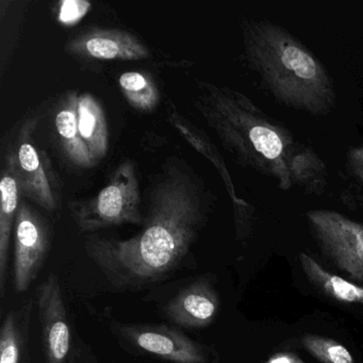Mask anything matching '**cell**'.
I'll use <instances>...</instances> for the list:
<instances>
[{"instance_id": "21", "label": "cell", "mask_w": 363, "mask_h": 363, "mask_svg": "<svg viewBox=\"0 0 363 363\" xmlns=\"http://www.w3.org/2000/svg\"><path fill=\"white\" fill-rule=\"evenodd\" d=\"M346 169L354 182L363 188V144L352 146L347 150Z\"/></svg>"}, {"instance_id": "18", "label": "cell", "mask_w": 363, "mask_h": 363, "mask_svg": "<svg viewBox=\"0 0 363 363\" xmlns=\"http://www.w3.org/2000/svg\"><path fill=\"white\" fill-rule=\"evenodd\" d=\"M118 84L129 105L141 112H152L160 103V93L150 76L140 72H126Z\"/></svg>"}, {"instance_id": "14", "label": "cell", "mask_w": 363, "mask_h": 363, "mask_svg": "<svg viewBox=\"0 0 363 363\" xmlns=\"http://www.w3.org/2000/svg\"><path fill=\"white\" fill-rule=\"evenodd\" d=\"M0 295L5 296L6 279H7L8 258H9L10 239L16 216L20 209L22 196L18 178L9 160L6 162L3 177L0 182Z\"/></svg>"}, {"instance_id": "11", "label": "cell", "mask_w": 363, "mask_h": 363, "mask_svg": "<svg viewBox=\"0 0 363 363\" xmlns=\"http://www.w3.org/2000/svg\"><path fill=\"white\" fill-rule=\"evenodd\" d=\"M220 309V299L209 278L201 277L177 293L165 307L167 318L184 328L209 326Z\"/></svg>"}, {"instance_id": "6", "label": "cell", "mask_w": 363, "mask_h": 363, "mask_svg": "<svg viewBox=\"0 0 363 363\" xmlns=\"http://www.w3.org/2000/svg\"><path fill=\"white\" fill-rule=\"evenodd\" d=\"M33 125L23 127L16 148L8 155L21 186L22 196L28 197L46 211L58 208L59 188L50 161L31 139Z\"/></svg>"}, {"instance_id": "15", "label": "cell", "mask_w": 363, "mask_h": 363, "mask_svg": "<svg viewBox=\"0 0 363 363\" xmlns=\"http://www.w3.org/2000/svg\"><path fill=\"white\" fill-rule=\"evenodd\" d=\"M78 92H69L57 106L54 129L65 157L79 167H94L92 158L80 140L76 126V99Z\"/></svg>"}, {"instance_id": "17", "label": "cell", "mask_w": 363, "mask_h": 363, "mask_svg": "<svg viewBox=\"0 0 363 363\" xmlns=\"http://www.w3.org/2000/svg\"><path fill=\"white\" fill-rule=\"evenodd\" d=\"M31 305L8 312L0 331V363H20L24 335L28 328Z\"/></svg>"}, {"instance_id": "20", "label": "cell", "mask_w": 363, "mask_h": 363, "mask_svg": "<svg viewBox=\"0 0 363 363\" xmlns=\"http://www.w3.org/2000/svg\"><path fill=\"white\" fill-rule=\"evenodd\" d=\"M90 8V4L82 1V0L63 1L61 4L60 11H59V20L63 24H75L77 21L86 16Z\"/></svg>"}, {"instance_id": "3", "label": "cell", "mask_w": 363, "mask_h": 363, "mask_svg": "<svg viewBox=\"0 0 363 363\" xmlns=\"http://www.w3.org/2000/svg\"><path fill=\"white\" fill-rule=\"evenodd\" d=\"M241 28L246 62L278 104L315 116L335 109L333 78L303 42L271 21L246 20Z\"/></svg>"}, {"instance_id": "16", "label": "cell", "mask_w": 363, "mask_h": 363, "mask_svg": "<svg viewBox=\"0 0 363 363\" xmlns=\"http://www.w3.org/2000/svg\"><path fill=\"white\" fill-rule=\"evenodd\" d=\"M299 262L309 281L327 296L340 303L363 305V286H357L326 271L320 263L305 252L299 254Z\"/></svg>"}, {"instance_id": "7", "label": "cell", "mask_w": 363, "mask_h": 363, "mask_svg": "<svg viewBox=\"0 0 363 363\" xmlns=\"http://www.w3.org/2000/svg\"><path fill=\"white\" fill-rule=\"evenodd\" d=\"M14 229V289L28 290L43 267L50 245V231L43 216L22 201Z\"/></svg>"}, {"instance_id": "4", "label": "cell", "mask_w": 363, "mask_h": 363, "mask_svg": "<svg viewBox=\"0 0 363 363\" xmlns=\"http://www.w3.org/2000/svg\"><path fill=\"white\" fill-rule=\"evenodd\" d=\"M139 178L135 164L127 160L116 167L109 182L90 199L72 201L71 214L82 233H95L120 225H143Z\"/></svg>"}, {"instance_id": "22", "label": "cell", "mask_w": 363, "mask_h": 363, "mask_svg": "<svg viewBox=\"0 0 363 363\" xmlns=\"http://www.w3.org/2000/svg\"><path fill=\"white\" fill-rule=\"evenodd\" d=\"M267 363H306L292 352H278L269 359Z\"/></svg>"}, {"instance_id": "5", "label": "cell", "mask_w": 363, "mask_h": 363, "mask_svg": "<svg viewBox=\"0 0 363 363\" xmlns=\"http://www.w3.org/2000/svg\"><path fill=\"white\" fill-rule=\"evenodd\" d=\"M306 218L325 254L340 269L363 282V225L331 210H310Z\"/></svg>"}, {"instance_id": "12", "label": "cell", "mask_w": 363, "mask_h": 363, "mask_svg": "<svg viewBox=\"0 0 363 363\" xmlns=\"http://www.w3.org/2000/svg\"><path fill=\"white\" fill-rule=\"evenodd\" d=\"M169 122L192 144L193 147L196 148L206 158L209 159L218 169L223 182L226 186L227 193L233 201L238 238L245 237L252 227L255 209L250 203L238 196L233 178L225 164L224 159L222 158L220 152L216 150V146L209 141V139L196 127L193 126L189 121H186L182 114L178 113L177 110L173 109L172 111L169 110Z\"/></svg>"}, {"instance_id": "2", "label": "cell", "mask_w": 363, "mask_h": 363, "mask_svg": "<svg viewBox=\"0 0 363 363\" xmlns=\"http://www.w3.org/2000/svg\"><path fill=\"white\" fill-rule=\"evenodd\" d=\"M195 107L237 163L269 178L278 189L320 196L327 167L312 146L267 116L239 91L197 82Z\"/></svg>"}, {"instance_id": "9", "label": "cell", "mask_w": 363, "mask_h": 363, "mask_svg": "<svg viewBox=\"0 0 363 363\" xmlns=\"http://www.w3.org/2000/svg\"><path fill=\"white\" fill-rule=\"evenodd\" d=\"M37 303L48 363H65L71 350V327L60 281L54 272L38 288Z\"/></svg>"}, {"instance_id": "1", "label": "cell", "mask_w": 363, "mask_h": 363, "mask_svg": "<svg viewBox=\"0 0 363 363\" xmlns=\"http://www.w3.org/2000/svg\"><path fill=\"white\" fill-rule=\"evenodd\" d=\"M212 201L211 192L188 163L169 159L150 180L141 231L126 240L89 237L86 255L116 288L140 289L160 281L190 252Z\"/></svg>"}, {"instance_id": "13", "label": "cell", "mask_w": 363, "mask_h": 363, "mask_svg": "<svg viewBox=\"0 0 363 363\" xmlns=\"http://www.w3.org/2000/svg\"><path fill=\"white\" fill-rule=\"evenodd\" d=\"M76 126L80 140L96 165L109 148V133L101 104L89 93L77 94Z\"/></svg>"}, {"instance_id": "19", "label": "cell", "mask_w": 363, "mask_h": 363, "mask_svg": "<svg viewBox=\"0 0 363 363\" xmlns=\"http://www.w3.org/2000/svg\"><path fill=\"white\" fill-rule=\"evenodd\" d=\"M303 347L322 363H354L350 350L339 342L322 335H306Z\"/></svg>"}, {"instance_id": "10", "label": "cell", "mask_w": 363, "mask_h": 363, "mask_svg": "<svg viewBox=\"0 0 363 363\" xmlns=\"http://www.w3.org/2000/svg\"><path fill=\"white\" fill-rule=\"evenodd\" d=\"M69 55L101 61L144 60L150 56L147 46L135 35L116 29H91L69 40Z\"/></svg>"}, {"instance_id": "8", "label": "cell", "mask_w": 363, "mask_h": 363, "mask_svg": "<svg viewBox=\"0 0 363 363\" xmlns=\"http://www.w3.org/2000/svg\"><path fill=\"white\" fill-rule=\"evenodd\" d=\"M122 333L135 347L174 363H208L209 350L179 329L165 325H128Z\"/></svg>"}]
</instances>
